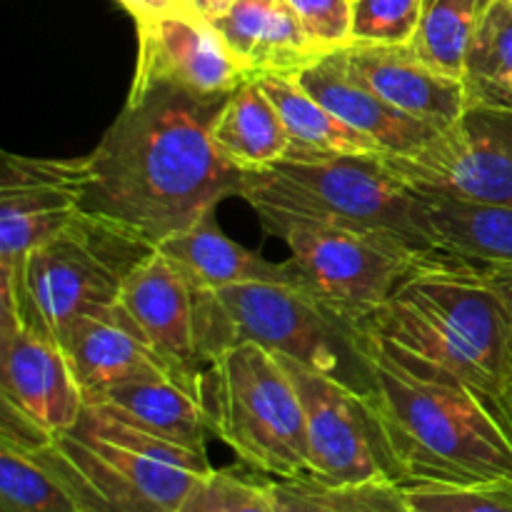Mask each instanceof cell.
Segmentation results:
<instances>
[{
  "instance_id": "6da1fadb",
  "label": "cell",
  "mask_w": 512,
  "mask_h": 512,
  "mask_svg": "<svg viewBox=\"0 0 512 512\" xmlns=\"http://www.w3.org/2000/svg\"><path fill=\"white\" fill-rule=\"evenodd\" d=\"M220 105L170 85L130 90L93 153L83 155V215L158 248L240 195L243 170L210 135Z\"/></svg>"
},
{
  "instance_id": "7a4b0ae2",
  "label": "cell",
  "mask_w": 512,
  "mask_h": 512,
  "mask_svg": "<svg viewBox=\"0 0 512 512\" xmlns=\"http://www.w3.org/2000/svg\"><path fill=\"white\" fill-rule=\"evenodd\" d=\"M363 328L413 373L473 385L498 403L510 393L512 328L470 263L448 255L415 263Z\"/></svg>"
},
{
  "instance_id": "3957f363",
  "label": "cell",
  "mask_w": 512,
  "mask_h": 512,
  "mask_svg": "<svg viewBox=\"0 0 512 512\" xmlns=\"http://www.w3.org/2000/svg\"><path fill=\"white\" fill-rule=\"evenodd\" d=\"M370 353V400L403 485H512V425L498 400L458 380L413 373L373 338Z\"/></svg>"
},
{
  "instance_id": "277c9868",
  "label": "cell",
  "mask_w": 512,
  "mask_h": 512,
  "mask_svg": "<svg viewBox=\"0 0 512 512\" xmlns=\"http://www.w3.org/2000/svg\"><path fill=\"white\" fill-rule=\"evenodd\" d=\"M25 453L83 512H178L213 470L208 455L155 438L100 403H85L68 430Z\"/></svg>"
},
{
  "instance_id": "5b68a950",
  "label": "cell",
  "mask_w": 512,
  "mask_h": 512,
  "mask_svg": "<svg viewBox=\"0 0 512 512\" xmlns=\"http://www.w3.org/2000/svg\"><path fill=\"white\" fill-rule=\"evenodd\" d=\"M240 198L260 220H315L390 240L418 258L440 255L418 193L390 173L383 155H288L243 173Z\"/></svg>"
},
{
  "instance_id": "8992f818",
  "label": "cell",
  "mask_w": 512,
  "mask_h": 512,
  "mask_svg": "<svg viewBox=\"0 0 512 512\" xmlns=\"http://www.w3.org/2000/svg\"><path fill=\"white\" fill-rule=\"evenodd\" d=\"M208 428L245 465L273 478L310 475L305 410L288 368L253 340L223 350L200 373Z\"/></svg>"
},
{
  "instance_id": "52a82bcc",
  "label": "cell",
  "mask_w": 512,
  "mask_h": 512,
  "mask_svg": "<svg viewBox=\"0 0 512 512\" xmlns=\"http://www.w3.org/2000/svg\"><path fill=\"white\" fill-rule=\"evenodd\" d=\"M153 250L123 230L80 213L30 250L15 273H0L13 280L23 325L60 343L80 318L118 303L130 270Z\"/></svg>"
},
{
  "instance_id": "ba28073f",
  "label": "cell",
  "mask_w": 512,
  "mask_h": 512,
  "mask_svg": "<svg viewBox=\"0 0 512 512\" xmlns=\"http://www.w3.org/2000/svg\"><path fill=\"white\" fill-rule=\"evenodd\" d=\"M238 343L253 340L270 353L340 380L365 398L375 395L373 353L365 328L310 293L305 285L240 283L218 290Z\"/></svg>"
},
{
  "instance_id": "9c48e42d",
  "label": "cell",
  "mask_w": 512,
  "mask_h": 512,
  "mask_svg": "<svg viewBox=\"0 0 512 512\" xmlns=\"http://www.w3.org/2000/svg\"><path fill=\"white\" fill-rule=\"evenodd\" d=\"M260 223L265 233L288 245L300 285L360 325L390 298L410 268L425 260L390 240L340 225L300 218H263Z\"/></svg>"
},
{
  "instance_id": "30bf717a",
  "label": "cell",
  "mask_w": 512,
  "mask_h": 512,
  "mask_svg": "<svg viewBox=\"0 0 512 512\" xmlns=\"http://www.w3.org/2000/svg\"><path fill=\"white\" fill-rule=\"evenodd\" d=\"M383 160L413 193L512 205V110L468 105L423 148Z\"/></svg>"
},
{
  "instance_id": "8fae6325",
  "label": "cell",
  "mask_w": 512,
  "mask_h": 512,
  "mask_svg": "<svg viewBox=\"0 0 512 512\" xmlns=\"http://www.w3.org/2000/svg\"><path fill=\"white\" fill-rule=\"evenodd\" d=\"M305 410L310 475L325 483H370L400 480L388 435L373 400L340 380L283 358Z\"/></svg>"
},
{
  "instance_id": "7c38bea8",
  "label": "cell",
  "mask_w": 512,
  "mask_h": 512,
  "mask_svg": "<svg viewBox=\"0 0 512 512\" xmlns=\"http://www.w3.org/2000/svg\"><path fill=\"white\" fill-rule=\"evenodd\" d=\"M253 78L213 20L195 10L138 23V60L130 90L170 85L203 100H225Z\"/></svg>"
},
{
  "instance_id": "4fadbf2b",
  "label": "cell",
  "mask_w": 512,
  "mask_h": 512,
  "mask_svg": "<svg viewBox=\"0 0 512 512\" xmlns=\"http://www.w3.org/2000/svg\"><path fill=\"white\" fill-rule=\"evenodd\" d=\"M83 158H28L3 153L0 170V270L20 268L25 255L83 213Z\"/></svg>"
},
{
  "instance_id": "5bb4252c",
  "label": "cell",
  "mask_w": 512,
  "mask_h": 512,
  "mask_svg": "<svg viewBox=\"0 0 512 512\" xmlns=\"http://www.w3.org/2000/svg\"><path fill=\"white\" fill-rule=\"evenodd\" d=\"M0 403L48 440L78 420L85 398L58 340L28 325L0 338Z\"/></svg>"
},
{
  "instance_id": "9a60e30c",
  "label": "cell",
  "mask_w": 512,
  "mask_h": 512,
  "mask_svg": "<svg viewBox=\"0 0 512 512\" xmlns=\"http://www.w3.org/2000/svg\"><path fill=\"white\" fill-rule=\"evenodd\" d=\"M118 303L175 375L200 383L203 365L195 348V290L168 255L155 248L140 260L125 278Z\"/></svg>"
},
{
  "instance_id": "2e32d148",
  "label": "cell",
  "mask_w": 512,
  "mask_h": 512,
  "mask_svg": "<svg viewBox=\"0 0 512 512\" xmlns=\"http://www.w3.org/2000/svg\"><path fill=\"white\" fill-rule=\"evenodd\" d=\"M338 55L345 68L380 98L435 128L445 130L468 110L463 80L430 68L413 45L353 43Z\"/></svg>"
},
{
  "instance_id": "e0dca14e",
  "label": "cell",
  "mask_w": 512,
  "mask_h": 512,
  "mask_svg": "<svg viewBox=\"0 0 512 512\" xmlns=\"http://www.w3.org/2000/svg\"><path fill=\"white\" fill-rule=\"evenodd\" d=\"M60 348L68 358L85 403H95L115 385L150 370H170L120 303L70 325L60 338Z\"/></svg>"
},
{
  "instance_id": "ac0fdd59",
  "label": "cell",
  "mask_w": 512,
  "mask_h": 512,
  "mask_svg": "<svg viewBox=\"0 0 512 512\" xmlns=\"http://www.w3.org/2000/svg\"><path fill=\"white\" fill-rule=\"evenodd\" d=\"M298 78L343 123L373 138L383 148V155H408L443 133L380 98L345 68L338 50L300 70Z\"/></svg>"
},
{
  "instance_id": "d6986e66",
  "label": "cell",
  "mask_w": 512,
  "mask_h": 512,
  "mask_svg": "<svg viewBox=\"0 0 512 512\" xmlns=\"http://www.w3.org/2000/svg\"><path fill=\"white\" fill-rule=\"evenodd\" d=\"M95 403L155 438L208 455V435L213 433L200 400V385L178 378L170 370H150L125 380Z\"/></svg>"
},
{
  "instance_id": "ffe728a7",
  "label": "cell",
  "mask_w": 512,
  "mask_h": 512,
  "mask_svg": "<svg viewBox=\"0 0 512 512\" xmlns=\"http://www.w3.org/2000/svg\"><path fill=\"white\" fill-rule=\"evenodd\" d=\"M195 290H218L240 283H288L300 285L293 263H270L255 250L235 243L215 223V210L195 220L190 228L170 235L158 245Z\"/></svg>"
},
{
  "instance_id": "44dd1931",
  "label": "cell",
  "mask_w": 512,
  "mask_h": 512,
  "mask_svg": "<svg viewBox=\"0 0 512 512\" xmlns=\"http://www.w3.org/2000/svg\"><path fill=\"white\" fill-rule=\"evenodd\" d=\"M213 25L253 78L265 73H300L323 58L285 3L238 0L223 18L213 20Z\"/></svg>"
},
{
  "instance_id": "7402d4cb",
  "label": "cell",
  "mask_w": 512,
  "mask_h": 512,
  "mask_svg": "<svg viewBox=\"0 0 512 512\" xmlns=\"http://www.w3.org/2000/svg\"><path fill=\"white\" fill-rule=\"evenodd\" d=\"M210 135L220 155L243 173L273 168L290 150L288 128L258 78L245 80L223 100Z\"/></svg>"
},
{
  "instance_id": "603a6c76",
  "label": "cell",
  "mask_w": 512,
  "mask_h": 512,
  "mask_svg": "<svg viewBox=\"0 0 512 512\" xmlns=\"http://www.w3.org/2000/svg\"><path fill=\"white\" fill-rule=\"evenodd\" d=\"M440 255L470 265H512V205L420 195Z\"/></svg>"
},
{
  "instance_id": "cb8c5ba5",
  "label": "cell",
  "mask_w": 512,
  "mask_h": 512,
  "mask_svg": "<svg viewBox=\"0 0 512 512\" xmlns=\"http://www.w3.org/2000/svg\"><path fill=\"white\" fill-rule=\"evenodd\" d=\"M290 135L288 155H383V148L325 108L298 73L258 75ZM285 155V158H288Z\"/></svg>"
},
{
  "instance_id": "d4e9b609",
  "label": "cell",
  "mask_w": 512,
  "mask_h": 512,
  "mask_svg": "<svg viewBox=\"0 0 512 512\" xmlns=\"http://www.w3.org/2000/svg\"><path fill=\"white\" fill-rule=\"evenodd\" d=\"M275 512H413L405 485L393 480L325 483L315 475L268 483Z\"/></svg>"
},
{
  "instance_id": "484cf974",
  "label": "cell",
  "mask_w": 512,
  "mask_h": 512,
  "mask_svg": "<svg viewBox=\"0 0 512 512\" xmlns=\"http://www.w3.org/2000/svg\"><path fill=\"white\" fill-rule=\"evenodd\" d=\"M470 105L512 110V0H493L463 68Z\"/></svg>"
},
{
  "instance_id": "4316f807",
  "label": "cell",
  "mask_w": 512,
  "mask_h": 512,
  "mask_svg": "<svg viewBox=\"0 0 512 512\" xmlns=\"http://www.w3.org/2000/svg\"><path fill=\"white\" fill-rule=\"evenodd\" d=\"M493 0H423L413 50L438 73L463 80L470 43Z\"/></svg>"
},
{
  "instance_id": "83f0119b",
  "label": "cell",
  "mask_w": 512,
  "mask_h": 512,
  "mask_svg": "<svg viewBox=\"0 0 512 512\" xmlns=\"http://www.w3.org/2000/svg\"><path fill=\"white\" fill-rule=\"evenodd\" d=\"M0 512H83L30 453L0 445Z\"/></svg>"
},
{
  "instance_id": "f1b7e54d",
  "label": "cell",
  "mask_w": 512,
  "mask_h": 512,
  "mask_svg": "<svg viewBox=\"0 0 512 512\" xmlns=\"http://www.w3.org/2000/svg\"><path fill=\"white\" fill-rule=\"evenodd\" d=\"M178 512H275V508L268 483L213 468L193 485Z\"/></svg>"
},
{
  "instance_id": "f546056e",
  "label": "cell",
  "mask_w": 512,
  "mask_h": 512,
  "mask_svg": "<svg viewBox=\"0 0 512 512\" xmlns=\"http://www.w3.org/2000/svg\"><path fill=\"white\" fill-rule=\"evenodd\" d=\"M420 13L423 0H355L353 43L410 45Z\"/></svg>"
},
{
  "instance_id": "4dcf8cb0",
  "label": "cell",
  "mask_w": 512,
  "mask_h": 512,
  "mask_svg": "<svg viewBox=\"0 0 512 512\" xmlns=\"http://www.w3.org/2000/svg\"><path fill=\"white\" fill-rule=\"evenodd\" d=\"M413 512H512V485H405Z\"/></svg>"
},
{
  "instance_id": "1f68e13d",
  "label": "cell",
  "mask_w": 512,
  "mask_h": 512,
  "mask_svg": "<svg viewBox=\"0 0 512 512\" xmlns=\"http://www.w3.org/2000/svg\"><path fill=\"white\" fill-rule=\"evenodd\" d=\"M293 10L305 38L323 55L353 45L355 0H283Z\"/></svg>"
},
{
  "instance_id": "d6a6232c",
  "label": "cell",
  "mask_w": 512,
  "mask_h": 512,
  "mask_svg": "<svg viewBox=\"0 0 512 512\" xmlns=\"http://www.w3.org/2000/svg\"><path fill=\"white\" fill-rule=\"evenodd\" d=\"M115 3L133 15L135 25L165 18V15H170V13L193 10L188 3H185V0H115Z\"/></svg>"
},
{
  "instance_id": "836d02e7",
  "label": "cell",
  "mask_w": 512,
  "mask_h": 512,
  "mask_svg": "<svg viewBox=\"0 0 512 512\" xmlns=\"http://www.w3.org/2000/svg\"><path fill=\"white\" fill-rule=\"evenodd\" d=\"M473 268L478 270L480 278L488 283V288L493 290L495 298L500 300L512 328V265H473Z\"/></svg>"
},
{
  "instance_id": "e575fe53",
  "label": "cell",
  "mask_w": 512,
  "mask_h": 512,
  "mask_svg": "<svg viewBox=\"0 0 512 512\" xmlns=\"http://www.w3.org/2000/svg\"><path fill=\"white\" fill-rule=\"evenodd\" d=\"M190 3H193L195 13H200L203 18L218 20V18H223V15L228 13V10L233 8L238 0H190Z\"/></svg>"
},
{
  "instance_id": "d590c367",
  "label": "cell",
  "mask_w": 512,
  "mask_h": 512,
  "mask_svg": "<svg viewBox=\"0 0 512 512\" xmlns=\"http://www.w3.org/2000/svg\"><path fill=\"white\" fill-rule=\"evenodd\" d=\"M500 405H503L505 415H508V420H510V425H512V388H510V393L505 395L503 400H500Z\"/></svg>"
},
{
  "instance_id": "8d00e7d4",
  "label": "cell",
  "mask_w": 512,
  "mask_h": 512,
  "mask_svg": "<svg viewBox=\"0 0 512 512\" xmlns=\"http://www.w3.org/2000/svg\"><path fill=\"white\" fill-rule=\"evenodd\" d=\"M258 3H265V5H278V3H283V0H258Z\"/></svg>"
}]
</instances>
